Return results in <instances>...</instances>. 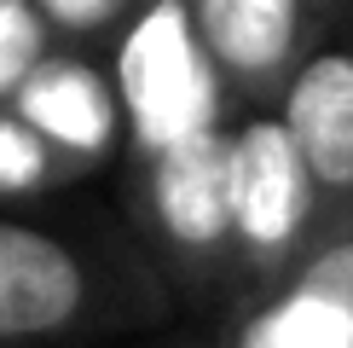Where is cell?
<instances>
[{"mask_svg": "<svg viewBox=\"0 0 353 348\" xmlns=\"http://www.w3.org/2000/svg\"><path fill=\"white\" fill-rule=\"evenodd\" d=\"M122 87L128 105L139 116V134L151 145H174L197 128H209V76H203L197 52H191L185 35V12L163 0L151 18L139 23V35L128 41L122 52Z\"/></svg>", "mask_w": 353, "mask_h": 348, "instance_id": "6da1fadb", "label": "cell"}, {"mask_svg": "<svg viewBox=\"0 0 353 348\" xmlns=\"http://www.w3.org/2000/svg\"><path fill=\"white\" fill-rule=\"evenodd\" d=\"M307 163L284 122H249L232 139V226L249 232V244L278 250L296 232L307 209Z\"/></svg>", "mask_w": 353, "mask_h": 348, "instance_id": "7a4b0ae2", "label": "cell"}, {"mask_svg": "<svg viewBox=\"0 0 353 348\" xmlns=\"http://www.w3.org/2000/svg\"><path fill=\"white\" fill-rule=\"evenodd\" d=\"M284 128L319 186H353V52H319L284 99Z\"/></svg>", "mask_w": 353, "mask_h": 348, "instance_id": "3957f363", "label": "cell"}, {"mask_svg": "<svg viewBox=\"0 0 353 348\" xmlns=\"http://www.w3.org/2000/svg\"><path fill=\"white\" fill-rule=\"evenodd\" d=\"M81 267L64 244L0 221V337H35L76 313Z\"/></svg>", "mask_w": 353, "mask_h": 348, "instance_id": "277c9868", "label": "cell"}, {"mask_svg": "<svg viewBox=\"0 0 353 348\" xmlns=\"http://www.w3.org/2000/svg\"><path fill=\"white\" fill-rule=\"evenodd\" d=\"M157 197H163L168 226L185 244H209L232 226V145L214 128L163 145L157 168Z\"/></svg>", "mask_w": 353, "mask_h": 348, "instance_id": "5b68a950", "label": "cell"}, {"mask_svg": "<svg viewBox=\"0 0 353 348\" xmlns=\"http://www.w3.org/2000/svg\"><path fill=\"white\" fill-rule=\"evenodd\" d=\"M197 23L220 64L267 76L296 41V0H197Z\"/></svg>", "mask_w": 353, "mask_h": 348, "instance_id": "8992f818", "label": "cell"}, {"mask_svg": "<svg viewBox=\"0 0 353 348\" xmlns=\"http://www.w3.org/2000/svg\"><path fill=\"white\" fill-rule=\"evenodd\" d=\"M23 122L47 128L64 145L93 151L110 139V93L81 64H41L23 76Z\"/></svg>", "mask_w": 353, "mask_h": 348, "instance_id": "52a82bcc", "label": "cell"}, {"mask_svg": "<svg viewBox=\"0 0 353 348\" xmlns=\"http://www.w3.org/2000/svg\"><path fill=\"white\" fill-rule=\"evenodd\" d=\"M243 348H353V313L342 302L296 284L272 313L249 325Z\"/></svg>", "mask_w": 353, "mask_h": 348, "instance_id": "ba28073f", "label": "cell"}, {"mask_svg": "<svg viewBox=\"0 0 353 348\" xmlns=\"http://www.w3.org/2000/svg\"><path fill=\"white\" fill-rule=\"evenodd\" d=\"M41 58V18L18 0H0V93L18 87Z\"/></svg>", "mask_w": 353, "mask_h": 348, "instance_id": "9c48e42d", "label": "cell"}, {"mask_svg": "<svg viewBox=\"0 0 353 348\" xmlns=\"http://www.w3.org/2000/svg\"><path fill=\"white\" fill-rule=\"evenodd\" d=\"M47 174V151L29 134L23 122L0 116V192H18V186H35Z\"/></svg>", "mask_w": 353, "mask_h": 348, "instance_id": "30bf717a", "label": "cell"}, {"mask_svg": "<svg viewBox=\"0 0 353 348\" xmlns=\"http://www.w3.org/2000/svg\"><path fill=\"white\" fill-rule=\"evenodd\" d=\"M301 284L319 290V296H330V302H342V308L353 313V238L347 244H330V250L301 273Z\"/></svg>", "mask_w": 353, "mask_h": 348, "instance_id": "8fae6325", "label": "cell"}, {"mask_svg": "<svg viewBox=\"0 0 353 348\" xmlns=\"http://www.w3.org/2000/svg\"><path fill=\"white\" fill-rule=\"evenodd\" d=\"M110 6H116V0H47V12L64 18V23H99Z\"/></svg>", "mask_w": 353, "mask_h": 348, "instance_id": "7c38bea8", "label": "cell"}]
</instances>
